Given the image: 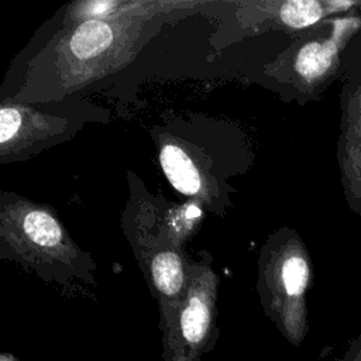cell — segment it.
<instances>
[{
	"label": "cell",
	"mask_w": 361,
	"mask_h": 361,
	"mask_svg": "<svg viewBox=\"0 0 361 361\" xmlns=\"http://www.w3.org/2000/svg\"><path fill=\"white\" fill-rule=\"evenodd\" d=\"M140 1L120 16L59 28L31 59L24 85L13 102H54L126 68L141 48L147 30L164 7Z\"/></svg>",
	"instance_id": "6da1fadb"
},
{
	"label": "cell",
	"mask_w": 361,
	"mask_h": 361,
	"mask_svg": "<svg viewBox=\"0 0 361 361\" xmlns=\"http://www.w3.org/2000/svg\"><path fill=\"white\" fill-rule=\"evenodd\" d=\"M0 245L10 257L45 281L66 283L71 278L93 282V265L75 244L56 213L45 204L3 192Z\"/></svg>",
	"instance_id": "7a4b0ae2"
},
{
	"label": "cell",
	"mask_w": 361,
	"mask_h": 361,
	"mask_svg": "<svg viewBox=\"0 0 361 361\" xmlns=\"http://www.w3.org/2000/svg\"><path fill=\"white\" fill-rule=\"evenodd\" d=\"M310 267L302 244L295 237L272 238L262 250L258 292L265 314L279 333L299 347L309 331L306 290Z\"/></svg>",
	"instance_id": "3957f363"
},
{
	"label": "cell",
	"mask_w": 361,
	"mask_h": 361,
	"mask_svg": "<svg viewBox=\"0 0 361 361\" xmlns=\"http://www.w3.org/2000/svg\"><path fill=\"white\" fill-rule=\"evenodd\" d=\"M188 288L162 333V361H202L219 337V278L209 264L188 259Z\"/></svg>",
	"instance_id": "277c9868"
},
{
	"label": "cell",
	"mask_w": 361,
	"mask_h": 361,
	"mask_svg": "<svg viewBox=\"0 0 361 361\" xmlns=\"http://www.w3.org/2000/svg\"><path fill=\"white\" fill-rule=\"evenodd\" d=\"M141 268L151 292L158 300L159 330L172 320L188 288V258L162 234L151 235L148 228H140L135 237Z\"/></svg>",
	"instance_id": "5b68a950"
},
{
	"label": "cell",
	"mask_w": 361,
	"mask_h": 361,
	"mask_svg": "<svg viewBox=\"0 0 361 361\" xmlns=\"http://www.w3.org/2000/svg\"><path fill=\"white\" fill-rule=\"evenodd\" d=\"M158 161L168 182L182 195L200 206L217 209L220 190L203 158L183 140L173 135H161L158 140Z\"/></svg>",
	"instance_id": "8992f818"
},
{
	"label": "cell",
	"mask_w": 361,
	"mask_h": 361,
	"mask_svg": "<svg viewBox=\"0 0 361 361\" xmlns=\"http://www.w3.org/2000/svg\"><path fill=\"white\" fill-rule=\"evenodd\" d=\"M68 127L66 118L41 113L24 103L4 102L0 109L1 162L21 158L34 147L63 135Z\"/></svg>",
	"instance_id": "52a82bcc"
},
{
	"label": "cell",
	"mask_w": 361,
	"mask_h": 361,
	"mask_svg": "<svg viewBox=\"0 0 361 361\" xmlns=\"http://www.w3.org/2000/svg\"><path fill=\"white\" fill-rule=\"evenodd\" d=\"M358 18L337 21L334 32H331L329 38L306 42L296 52L293 61V71L298 78L307 83L323 79L333 68L340 48L344 45L350 34L358 27Z\"/></svg>",
	"instance_id": "ba28073f"
},
{
	"label": "cell",
	"mask_w": 361,
	"mask_h": 361,
	"mask_svg": "<svg viewBox=\"0 0 361 361\" xmlns=\"http://www.w3.org/2000/svg\"><path fill=\"white\" fill-rule=\"evenodd\" d=\"M268 11L276 23L290 30L309 27L323 17L353 7L354 1H317V0H289L282 3H258Z\"/></svg>",
	"instance_id": "9c48e42d"
},
{
	"label": "cell",
	"mask_w": 361,
	"mask_h": 361,
	"mask_svg": "<svg viewBox=\"0 0 361 361\" xmlns=\"http://www.w3.org/2000/svg\"><path fill=\"white\" fill-rule=\"evenodd\" d=\"M203 212L199 203L189 202L182 206H171L164 216L161 234L178 250L193 234L202 221Z\"/></svg>",
	"instance_id": "30bf717a"
},
{
	"label": "cell",
	"mask_w": 361,
	"mask_h": 361,
	"mask_svg": "<svg viewBox=\"0 0 361 361\" xmlns=\"http://www.w3.org/2000/svg\"><path fill=\"white\" fill-rule=\"evenodd\" d=\"M138 1H121V0H86L73 1L68 6L61 28H69L89 20L110 18L127 13L140 4Z\"/></svg>",
	"instance_id": "8fae6325"
},
{
	"label": "cell",
	"mask_w": 361,
	"mask_h": 361,
	"mask_svg": "<svg viewBox=\"0 0 361 361\" xmlns=\"http://www.w3.org/2000/svg\"><path fill=\"white\" fill-rule=\"evenodd\" d=\"M340 361H361V334L348 343Z\"/></svg>",
	"instance_id": "7c38bea8"
},
{
	"label": "cell",
	"mask_w": 361,
	"mask_h": 361,
	"mask_svg": "<svg viewBox=\"0 0 361 361\" xmlns=\"http://www.w3.org/2000/svg\"><path fill=\"white\" fill-rule=\"evenodd\" d=\"M0 361H18L14 354H10V353H1L0 354Z\"/></svg>",
	"instance_id": "4fadbf2b"
}]
</instances>
